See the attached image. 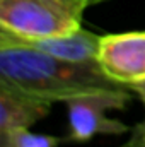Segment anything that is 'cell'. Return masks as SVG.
I'll use <instances>...</instances> for the list:
<instances>
[{
	"label": "cell",
	"mask_w": 145,
	"mask_h": 147,
	"mask_svg": "<svg viewBox=\"0 0 145 147\" xmlns=\"http://www.w3.org/2000/svg\"><path fill=\"white\" fill-rule=\"evenodd\" d=\"M87 2H89V5H92V2H94V0H87Z\"/></svg>",
	"instance_id": "cell-10"
},
{
	"label": "cell",
	"mask_w": 145,
	"mask_h": 147,
	"mask_svg": "<svg viewBox=\"0 0 145 147\" xmlns=\"http://www.w3.org/2000/svg\"><path fill=\"white\" fill-rule=\"evenodd\" d=\"M140 99H142V103L145 105V80H140V82H135V84H132V86H128ZM142 128H144V137H145V121L142 123Z\"/></svg>",
	"instance_id": "cell-8"
},
{
	"label": "cell",
	"mask_w": 145,
	"mask_h": 147,
	"mask_svg": "<svg viewBox=\"0 0 145 147\" xmlns=\"http://www.w3.org/2000/svg\"><path fill=\"white\" fill-rule=\"evenodd\" d=\"M51 103L0 80V130L29 128L46 118Z\"/></svg>",
	"instance_id": "cell-5"
},
{
	"label": "cell",
	"mask_w": 145,
	"mask_h": 147,
	"mask_svg": "<svg viewBox=\"0 0 145 147\" xmlns=\"http://www.w3.org/2000/svg\"><path fill=\"white\" fill-rule=\"evenodd\" d=\"M0 80L51 105L125 87L109 79L97 62L60 60L3 31H0Z\"/></svg>",
	"instance_id": "cell-1"
},
{
	"label": "cell",
	"mask_w": 145,
	"mask_h": 147,
	"mask_svg": "<svg viewBox=\"0 0 145 147\" xmlns=\"http://www.w3.org/2000/svg\"><path fill=\"white\" fill-rule=\"evenodd\" d=\"M97 63L121 86L145 80V31L113 33L101 36Z\"/></svg>",
	"instance_id": "cell-4"
},
{
	"label": "cell",
	"mask_w": 145,
	"mask_h": 147,
	"mask_svg": "<svg viewBox=\"0 0 145 147\" xmlns=\"http://www.w3.org/2000/svg\"><path fill=\"white\" fill-rule=\"evenodd\" d=\"M87 0H0V31L22 39L68 34L82 28Z\"/></svg>",
	"instance_id": "cell-2"
},
{
	"label": "cell",
	"mask_w": 145,
	"mask_h": 147,
	"mask_svg": "<svg viewBox=\"0 0 145 147\" xmlns=\"http://www.w3.org/2000/svg\"><path fill=\"white\" fill-rule=\"evenodd\" d=\"M99 2H104V0H94V2H92V5H96V3H99Z\"/></svg>",
	"instance_id": "cell-9"
},
{
	"label": "cell",
	"mask_w": 145,
	"mask_h": 147,
	"mask_svg": "<svg viewBox=\"0 0 145 147\" xmlns=\"http://www.w3.org/2000/svg\"><path fill=\"white\" fill-rule=\"evenodd\" d=\"M17 39L36 48L39 51H43V53H48L51 57H56V58L67 60V62H73V63L97 62L99 43H101V36H97V34H94L84 28H80L73 33H68V34H60V36L39 38V39L17 38Z\"/></svg>",
	"instance_id": "cell-6"
},
{
	"label": "cell",
	"mask_w": 145,
	"mask_h": 147,
	"mask_svg": "<svg viewBox=\"0 0 145 147\" xmlns=\"http://www.w3.org/2000/svg\"><path fill=\"white\" fill-rule=\"evenodd\" d=\"M128 101H130V92L125 87L114 91L84 94L68 99L65 103L70 123V135L67 137V140L89 142L94 135L126 134L130 128L116 118H108L106 111L121 110L128 105Z\"/></svg>",
	"instance_id": "cell-3"
},
{
	"label": "cell",
	"mask_w": 145,
	"mask_h": 147,
	"mask_svg": "<svg viewBox=\"0 0 145 147\" xmlns=\"http://www.w3.org/2000/svg\"><path fill=\"white\" fill-rule=\"evenodd\" d=\"M123 147H145V137H144L142 123H138L137 127L132 128V135H130V139L125 142Z\"/></svg>",
	"instance_id": "cell-7"
}]
</instances>
